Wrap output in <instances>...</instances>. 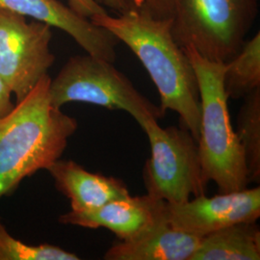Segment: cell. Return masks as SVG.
Segmentation results:
<instances>
[{"label": "cell", "mask_w": 260, "mask_h": 260, "mask_svg": "<svg viewBox=\"0 0 260 260\" xmlns=\"http://www.w3.org/2000/svg\"><path fill=\"white\" fill-rule=\"evenodd\" d=\"M90 20L129 47L156 86L161 110L177 113L181 126L199 141L201 101L198 79L188 56L172 35V19H156L129 10L117 17L107 13Z\"/></svg>", "instance_id": "obj_1"}, {"label": "cell", "mask_w": 260, "mask_h": 260, "mask_svg": "<svg viewBox=\"0 0 260 260\" xmlns=\"http://www.w3.org/2000/svg\"><path fill=\"white\" fill-rule=\"evenodd\" d=\"M45 75L14 110L0 120V199L60 159L78 122L52 105Z\"/></svg>", "instance_id": "obj_2"}, {"label": "cell", "mask_w": 260, "mask_h": 260, "mask_svg": "<svg viewBox=\"0 0 260 260\" xmlns=\"http://www.w3.org/2000/svg\"><path fill=\"white\" fill-rule=\"evenodd\" d=\"M195 71L201 101L198 141L205 182L213 181L218 193L247 188L250 181L241 145L231 121L223 89L224 64L200 55L192 47H183Z\"/></svg>", "instance_id": "obj_3"}, {"label": "cell", "mask_w": 260, "mask_h": 260, "mask_svg": "<svg viewBox=\"0 0 260 260\" xmlns=\"http://www.w3.org/2000/svg\"><path fill=\"white\" fill-rule=\"evenodd\" d=\"M259 0H180L172 35L205 59L228 63L241 49L258 15Z\"/></svg>", "instance_id": "obj_4"}, {"label": "cell", "mask_w": 260, "mask_h": 260, "mask_svg": "<svg viewBox=\"0 0 260 260\" xmlns=\"http://www.w3.org/2000/svg\"><path fill=\"white\" fill-rule=\"evenodd\" d=\"M113 64L88 53L71 57L51 79L49 94L52 105L61 108L67 103H82L122 110L129 113L140 125L149 118L157 121L164 118L165 112L160 106L140 93Z\"/></svg>", "instance_id": "obj_5"}, {"label": "cell", "mask_w": 260, "mask_h": 260, "mask_svg": "<svg viewBox=\"0 0 260 260\" xmlns=\"http://www.w3.org/2000/svg\"><path fill=\"white\" fill-rule=\"evenodd\" d=\"M148 136L150 157L143 171L147 194L170 204L188 202L192 195H205L198 141L183 126L162 128L149 118L140 125Z\"/></svg>", "instance_id": "obj_6"}, {"label": "cell", "mask_w": 260, "mask_h": 260, "mask_svg": "<svg viewBox=\"0 0 260 260\" xmlns=\"http://www.w3.org/2000/svg\"><path fill=\"white\" fill-rule=\"evenodd\" d=\"M51 28L0 7V76L16 94V103L27 96L55 61L49 47Z\"/></svg>", "instance_id": "obj_7"}, {"label": "cell", "mask_w": 260, "mask_h": 260, "mask_svg": "<svg viewBox=\"0 0 260 260\" xmlns=\"http://www.w3.org/2000/svg\"><path fill=\"white\" fill-rule=\"evenodd\" d=\"M166 217L178 231L205 236L233 223L256 222L260 217V188H245L212 198L195 197L182 204H166Z\"/></svg>", "instance_id": "obj_8"}, {"label": "cell", "mask_w": 260, "mask_h": 260, "mask_svg": "<svg viewBox=\"0 0 260 260\" xmlns=\"http://www.w3.org/2000/svg\"><path fill=\"white\" fill-rule=\"evenodd\" d=\"M167 202L152 196H127L114 200L100 208L77 212L71 210L59 217L63 224L87 229L104 228L114 233L119 241L133 239L166 219Z\"/></svg>", "instance_id": "obj_9"}, {"label": "cell", "mask_w": 260, "mask_h": 260, "mask_svg": "<svg viewBox=\"0 0 260 260\" xmlns=\"http://www.w3.org/2000/svg\"><path fill=\"white\" fill-rule=\"evenodd\" d=\"M0 7L59 28L88 54L110 63L116 61V47L120 41L58 0H0Z\"/></svg>", "instance_id": "obj_10"}, {"label": "cell", "mask_w": 260, "mask_h": 260, "mask_svg": "<svg viewBox=\"0 0 260 260\" xmlns=\"http://www.w3.org/2000/svg\"><path fill=\"white\" fill-rule=\"evenodd\" d=\"M47 170L56 189L70 200L73 211H93L130 195L127 186L120 178L90 173L73 160L58 159Z\"/></svg>", "instance_id": "obj_11"}, {"label": "cell", "mask_w": 260, "mask_h": 260, "mask_svg": "<svg viewBox=\"0 0 260 260\" xmlns=\"http://www.w3.org/2000/svg\"><path fill=\"white\" fill-rule=\"evenodd\" d=\"M202 236L174 229L166 219L139 236L118 241L105 252L106 260H190Z\"/></svg>", "instance_id": "obj_12"}, {"label": "cell", "mask_w": 260, "mask_h": 260, "mask_svg": "<svg viewBox=\"0 0 260 260\" xmlns=\"http://www.w3.org/2000/svg\"><path fill=\"white\" fill-rule=\"evenodd\" d=\"M258 259L259 226L256 222H241L202 236L190 260Z\"/></svg>", "instance_id": "obj_13"}, {"label": "cell", "mask_w": 260, "mask_h": 260, "mask_svg": "<svg viewBox=\"0 0 260 260\" xmlns=\"http://www.w3.org/2000/svg\"><path fill=\"white\" fill-rule=\"evenodd\" d=\"M260 88V33L245 41L238 53L224 64L223 89L228 99L239 100Z\"/></svg>", "instance_id": "obj_14"}, {"label": "cell", "mask_w": 260, "mask_h": 260, "mask_svg": "<svg viewBox=\"0 0 260 260\" xmlns=\"http://www.w3.org/2000/svg\"><path fill=\"white\" fill-rule=\"evenodd\" d=\"M236 136L241 145L250 183L260 181V88L244 98L237 115Z\"/></svg>", "instance_id": "obj_15"}, {"label": "cell", "mask_w": 260, "mask_h": 260, "mask_svg": "<svg viewBox=\"0 0 260 260\" xmlns=\"http://www.w3.org/2000/svg\"><path fill=\"white\" fill-rule=\"evenodd\" d=\"M75 253L54 245H28L14 238L0 220V260H78Z\"/></svg>", "instance_id": "obj_16"}, {"label": "cell", "mask_w": 260, "mask_h": 260, "mask_svg": "<svg viewBox=\"0 0 260 260\" xmlns=\"http://www.w3.org/2000/svg\"><path fill=\"white\" fill-rule=\"evenodd\" d=\"M128 9L138 11L156 19H173L180 0H125Z\"/></svg>", "instance_id": "obj_17"}, {"label": "cell", "mask_w": 260, "mask_h": 260, "mask_svg": "<svg viewBox=\"0 0 260 260\" xmlns=\"http://www.w3.org/2000/svg\"><path fill=\"white\" fill-rule=\"evenodd\" d=\"M69 3L72 9L86 19L107 14V11L96 0H69Z\"/></svg>", "instance_id": "obj_18"}, {"label": "cell", "mask_w": 260, "mask_h": 260, "mask_svg": "<svg viewBox=\"0 0 260 260\" xmlns=\"http://www.w3.org/2000/svg\"><path fill=\"white\" fill-rule=\"evenodd\" d=\"M11 94L12 91L0 76V120L8 116L16 106L11 100Z\"/></svg>", "instance_id": "obj_19"}, {"label": "cell", "mask_w": 260, "mask_h": 260, "mask_svg": "<svg viewBox=\"0 0 260 260\" xmlns=\"http://www.w3.org/2000/svg\"><path fill=\"white\" fill-rule=\"evenodd\" d=\"M99 3H103V5L107 8L112 10L113 12H115L117 15H121L124 14L128 9L127 3L125 0H96Z\"/></svg>", "instance_id": "obj_20"}]
</instances>
